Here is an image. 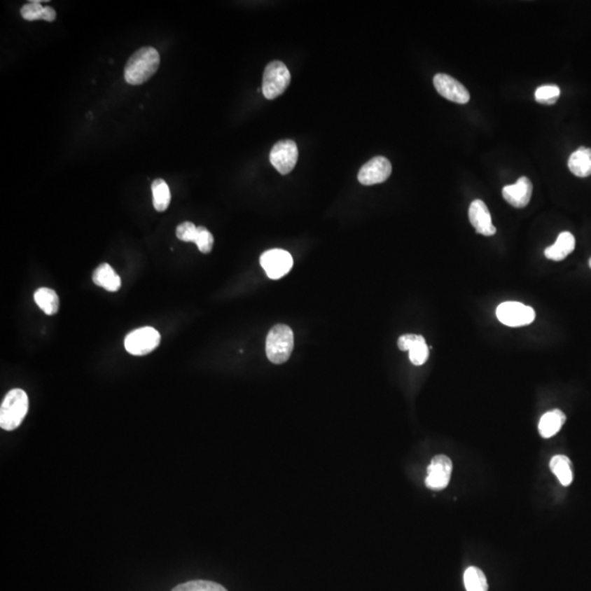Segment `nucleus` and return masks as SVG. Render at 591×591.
Returning a JSON list of instances; mask_svg holds the SVG:
<instances>
[{
  "label": "nucleus",
  "mask_w": 591,
  "mask_h": 591,
  "mask_svg": "<svg viewBox=\"0 0 591 591\" xmlns=\"http://www.w3.org/2000/svg\"><path fill=\"white\" fill-rule=\"evenodd\" d=\"M56 19V11L50 6H44V11H43L42 20L48 21V22H53Z\"/></svg>",
  "instance_id": "cd10ccee"
},
{
  "label": "nucleus",
  "mask_w": 591,
  "mask_h": 591,
  "mask_svg": "<svg viewBox=\"0 0 591 591\" xmlns=\"http://www.w3.org/2000/svg\"><path fill=\"white\" fill-rule=\"evenodd\" d=\"M391 172L392 166L390 161L386 157L378 155L361 167L359 172V181L363 186L382 183L388 180Z\"/></svg>",
  "instance_id": "9d476101"
},
{
  "label": "nucleus",
  "mask_w": 591,
  "mask_h": 591,
  "mask_svg": "<svg viewBox=\"0 0 591 591\" xmlns=\"http://www.w3.org/2000/svg\"><path fill=\"white\" fill-rule=\"evenodd\" d=\"M561 95V90L559 87L555 85H546L538 87L534 93V98L536 102L546 104V106H551L557 101Z\"/></svg>",
  "instance_id": "b1692460"
},
{
  "label": "nucleus",
  "mask_w": 591,
  "mask_h": 591,
  "mask_svg": "<svg viewBox=\"0 0 591 591\" xmlns=\"http://www.w3.org/2000/svg\"><path fill=\"white\" fill-rule=\"evenodd\" d=\"M270 160L274 168L281 174H288L295 168L298 160V147L295 141L284 139L272 148Z\"/></svg>",
  "instance_id": "6e6552de"
},
{
  "label": "nucleus",
  "mask_w": 591,
  "mask_h": 591,
  "mask_svg": "<svg viewBox=\"0 0 591 591\" xmlns=\"http://www.w3.org/2000/svg\"><path fill=\"white\" fill-rule=\"evenodd\" d=\"M433 85L441 97L451 102L466 104L470 100V93L466 87L446 74H437L433 77Z\"/></svg>",
  "instance_id": "9b49d317"
},
{
  "label": "nucleus",
  "mask_w": 591,
  "mask_h": 591,
  "mask_svg": "<svg viewBox=\"0 0 591 591\" xmlns=\"http://www.w3.org/2000/svg\"><path fill=\"white\" fill-rule=\"evenodd\" d=\"M160 66L158 50L151 46H144L136 50L125 65L124 78L132 85H143L149 81Z\"/></svg>",
  "instance_id": "f257e3e1"
},
{
  "label": "nucleus",
  "mask_w": 591,
  "mask_h": 591,
  "mask_svg": "<svg viewBox=\"0 0 591 591\" xmlns=\"http://www.w3.org/2000/svg\"><path fill=\"white\" fill-rule=\"evenodd\" d=\"M293 349V332L286 324H276L266 338V355L276 365L286 363Z\"/></svg>",
  "instance_id": "7ed1b4c3"
},
{
  "label": "nucleus",
  "mask_w": 591,
  "mask_h": 591,
  "mask_svg": "<svg viewBox=\"0 0 591 591\" xmlns=\"http://www.w3.org/2000/svg\"><path fill=\"white\" fill-rule=\"evenodd\" d=\"M496 317L501 324L510 328L528 326L536 319V312L531 307L517 301H506L497 307Z\"/></svg>",
  "instance_id": "39448f33"
},
{
  "label": "nucleus",
  "mask_w": 591,
  "mask_h": 591,
  "mask_svg": "<svg viewBox=\"0 0 591 591\" xmlns=\"http://www.w3.org/2000/svg\"><path fill=\"white\" fill-rule=\"evenodd\" d=\"M398 346L401 351L410 353V361L415 366H422L429 359V346L422 335L404 334L398 338Z\"/></svg>",
  "instance_id": "f8f14e48"
},
{
  "label": "nucleus",
  "mask_w": 591,
  "mask_h": 591,
  "mask_svg": "<svg viewBox=\"0 0 591 591\" xmlns=\"http://www.w3.org/2000/svg\"><path fill=\"white\" fill-rule=\"evenodd\" d=\"M468 219L475 228L476 232L483 236H494L496 233V228L492 223L491 214L489 208L481 200L472 202L468 208Z\"/></svg>",
  "instance_id": "ddd939ff"
},
{
  "label": "nucleus",
  "mask_w": 591,
  "mask_h": 591,
  "mask_svg": "<svg viewBox=\"0 0 591 591\" xmlns=\"http://www.w3.org/2000/svg\"><path fill=\"white\" fill-rule=\"evenodd\" d=\"M451 472H452V462L445 454L433 457L427 468L426 486L433 491H441L446 489L450 482Z\"/></svg>",
  "instance_id": "1a4fd4ad"
},
{
  "label": "nucleus",
  "mask_w": 591,
  "mask_h": 591,
  "mask_svg": "<svg viewBox=\"0 0 591 591\" xmlns=\"http://www.w3.org/2000/svg\"><path fill=\"white\" fill-rule=\"evenodd\" d=\"M532 190H534V186H532L531 181L527 176H521L516 183L506 186L503 188V197L511 206L524 208L531 200Z\"/></svg>",
  "instance_id": "4468645a"
},
{
  "label": "nucleus",
  "mask_w": 591,
  "mask_h": 591,
  "mask_svg": "<svg viewBox=\"0 0 591 591\" xmlns=\"http://www.w3.org/2000/svg\"><path fill=\"white\" fill-rule=\"evenodd\" d=\"M566 416L561 410H553L542 416L538 422V433L543 438H551L561 431Z\"/></svg>",
  "instance_id": "f3484780"
},
{
  "label": "nucleus",
  "mask_w": 591,
  "mask_h": 591,
  "mask_svg": "<svg viewBox=\"0 0 591 591\" xmlns=\"http://www.w3.org/2000/svg\"><path fill=\"white\" fill-rule=\"evenodd\" d=\"M44 6L42 1H30L21 8V17L27 21L42 20Z\"/></svg>",
  "instance_id": "a878e982"
},
{
  "label": "nucleus",
  "mask_w": 591,
  "mask_h": 591,
  "mask_svg": "<svg viewBox=\"0 0 591 591\" xmlns=\"http://www.w3.org/2000/svg\"><path fill=\"white\" fill-rule=\"evenodd\" d=\"M29 398L25 391L13 389L9 391L0 406V426L5 431H15L28 413Z\"/></svg>",
  "instance_id": "f03ea898"
},
{
  "label": "nucleus",
  "mask_w": 591,
  "mask_h": 591,
  "mask_svg": "<svg viewBox=\"0 0 591 591\" xmlns=\"http://www.w3.org/2000/svg\"><path fill=\"white\" fill-rule=\"evenodd\" d=\"M575 249V238L569 231L559 233L553 246L546 248L544 256L549 260H563L569 256Z\"/></svg>",
  "instance_id": "2eb2a0df"
},
{
  "label": "nucleus",
  "mask_w": 591,
  "mask_h": 591,
  "mask_svg": "<svg viewBox=\"0 0 591 591\" xmlns=\"http://www.w3.org/2000/svg\"><path fill=\"white\" fill-rule=\"evenodd\" d=\"M589 266H590V268H591V258H590V260H589Z\"/></svg>",
  "instance_id": "c85d7f7f"
},
{
  "label": "nucleus",
  "mask_w": 591,
  "mask_h": 591,
  "mask_svg": "<svg viewBox=\"0 0 591 591\" xmlns=\"http://www.w3.org/2000/svg\"><path fill=\"white\" fill-rule=\"evenodd\" d=\"M214 242H215V240H214V237L211 231L206 229L203 225L197 227V236H196L195 244L197 246L198 250L201 251L202 253H209L211 249H213Z\"/></svg>",
  "instance_id": "393cba45"
},
{
  "label": "nucleus",
  "mask_w": 591,
  "mask_h": 591,
  "mask_svg": "<svg viewBox=\"0 0 591 591\" xmlns=\"http://www.w3.org/2000/svg\"><path fill=\"white\" fill-rule=\"evenodd\" d=\"M260 263L268 277L271 279H279L289 273L293 267V260L287 251L273 249L266 251L260 256Z\"/></svg>",
  "instance_id": "0eeeda50"
},
{
  "label": "nucleus",
  "mask_w": 591,
  "mask_h": 591,
  "mask_svg": "<svg viewBox=\"0 0 591 591\" xmlns=\"http://www.w3.org/2000/svg\"><path fill=\"white\" fill-rule=\"evenodd\" d=\"M571 172L578 178L591 176V148L580 147L569 159Z\"/></svg>",
  "instance_id": "dca6fc26"
},
{
  "label": "nucleus",
  "mask_w": 591,
  "mask_h": 591,
  "mask_svg": "<svg viewBox=\"0 0 591 591\" xmlns=\"http://www.w3.org/2000/svg\"><path fill=\"white\" fill-rule=\"evenodd\" d=\"M197 227L190 221H184L176 227V237L184 242L195 243Z\"/></svg>",
  "instance_id": "bb28decb"
},
{
  "label": "nucleus",
  "mask_w": 591,
  "mask_h": 591,
  "mask_svg": "<svg viewBox=\"0 0 591 591\" xmlns=\"http://www.w3.org/2000/svg\"><path fill=\"white\" fill-rule=\"evenodd\" d=\"M93 283L111 293L120 288V277L109 264H101L92 276Z\"/></svg>",
  "instance_id": "a211bd4d"
},
{
  "label": "nucleus",
  "mask_w": 591,
  "mask_h": 591,
  "mask_svg": "<svg viewBox=\"0 0 591 591\" xmlns=\"http://www.w3.org/2000/svg\"><path fill=\"white\" fill-rule=\"evenodd\" d=\"M291 76L285 64L274 60L267 64L263 74L262 93L267 100H273L285 92L291 83Z\"/></svg>",
  "instance_id": "20e7f679"
},
{
  "label": "nucleus",
  "mask_w": 591,
  "mask_h": 591,
  "mask_svg": "<svg viewBox=\"0 0 591 591\" xmlns=\"http://www.w3.org/2000/svg\"><path fill=\"white\" fill-rule=\"evenodd\" d=\"M161 336L157 330L151 326L137 328L130 332L125 338V349L134 356H144L151 353L160 344Z\"/></svg>",
  "instance_id": "423d86ee"
},
{
  "label": "nucleus",
  "mask_w": 591,
  "mask_h": 591,
  "mask_svg": "<svg viewBox=\"0 0 591 591\" xmlns=\"http://www.w3.org/2000/svg\"><path fill=\"white\" fill-rule=\"evenodd\" d=\"M153 190V203L157 211H165L170 205L171 192L166 181L162 179H155L151 184Z\"/></svg>",
  "instance_id": "412c9836"
},
{
  "label": "nucleus",
  "mask_w": 591,
  "mask_h": 591,
  "mask_svg": "<svg viewBox=\"0 0 591 591\" xmlns=\"http://www.w3.org/2000/svg\"><path fill=\"white\" fill-rule=\"evenodd\" d=\"M34 300L48 316L57 314L60 309V298L53 289L46 288V287L38 289L34 293Z\"/></svg>",
  "instance_id": "6ab92c4d"
},
{
  "label": "nucleus",
  "mask_w": 591,
  "mask_h": 591,
  "mask_svg": "<svg viewBox=\"0 0 591 591\" xmlns=\"http://www.w3.org/2000/svg\"><path fill=\"white\" fill-rule=\"evenodd\" d=\"M172 591H228L214 581L192 580L179 585Z\"/></svg>",
  "instance_id": "5701e85b"
},
{
  "label": "nucleus",
  "mask_w": 591,
  "mask_h": 591,
  "mask_svg": "<svg viewBox=\"0 0 591 591\" xmlns=\"http://www.w3.org/2000/svg\"><path fill=\"white\" fill-rule=\"evenodd\" d=\"M550 468L562 485H571L573 482V471H571V464L569 457L563 456V454L553 457L550 462Z\"/></svg>",
  "instance_id": "aec40b11"
},
{
  "label": "nucleus",
  "mask_w": 591,
  "mask_h": 591,
  "mask_svg": "<svg viewBox=\"0 0 591 591\" xmlns=\"http://www.w3.org/2000/svg\"><path fill=\"white\" fill-rule=\"evenodd\" d=\"M464 580L466 591L489 590L485 575L478 567H468L464 573Z\"/></svg>",
  "instance_id": "4be33fe9"
}]
</instances>
